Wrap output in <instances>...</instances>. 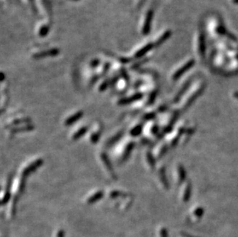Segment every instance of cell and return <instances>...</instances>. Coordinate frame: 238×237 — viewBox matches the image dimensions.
<instances>
[{
	"label": "cell",
	"mask_w": 238,
	"mask_h": 237,
	"mask_svg": "<svg viewBox=\"0 0 238 237\" xmlns=\"http://www.w3.org/2000/svg\"><path fill=\"white\" fill-rule=\"evenodd\" d=\"M147 15L148 16H147V17H146V19L145 24H144V28H143L144 34H146V33H147V32H149L150 26L151 17H152V13H151V12H149Z\"/></svg>",
	"instance_id": "obj_14"
},
{
	"label": "cell",
	"mask_w": 238,
	"mask_h": 237,
	"mask_svg": "<svg viewBox=\"0 0 238 237\" xmlns=\"http://www.w3.org/2000/svg\"><path fill=\"white\" fill-rule=\"evenodd\" d=\"M26 179L25 177L21 176L20 179H19V185H18V192L19 194H22L23 191L25 189V186H26Z\"/></svg>",
	"instance_id": "obj_13"
},
{
	"label": "cell",
	"mask_w": 238,
	"mask_h": 237,
	"mask_svg": "<svg viewBox=\"0 0 238 237\" xmlns=\"http://www.w3.org/2000/svg\"><path fill=\"white\" fill-rule=\"evenodd\" d=\"M134 146H135V144H134L133 142H130V143H129L128 144H127V146L125 147V150H124L123 155H122L121 156V163H124L126 160H128L130 154L132 153L133 150Z\"/></svg>",
	"instance_id": "obj_5"
},
{
	"label": "cell",
	"mask_w": 238,
	"mask_h": 237,
	"mask_svg": "<svg viewBox=\"0 0 238 237\" xmlns=\"http://www.w3.org/2000/svg\"><path fill=\"white\" fill-rule=\"evenodd\" d=\"M59 53V50L56 49H53L51 50H48V51L43 52H40V53H38L36 55H34V57L36 58H43L44 56H47V55H56Z\"/></svg>",
	"instance_id": "obj_8"
},
{
	"label": "cell",
	"mask_w": 238,
	"mask_h": 237,
	"mask_svg": "<svg viewBox=\"0 0 238 237\" xmlns=\"http://www.w3.org/2000/svg\"><path fill=\"white\" fill-rule=\"evenodd\" d=\"M104 196V192L102 190H99L97 192H94L93 194L91 195L89 198L87 199V203L88 204H93V203H96V202L99 201Z\"/></svg>",
	"instance_id": "obj_6"
},
{
	"label": "cell",
	"mask_w": 238,
	"mask_h": 237,
	"mask_svg": "<svg viewBox=\"0 0 238 237\" xmlns=\"http://www.w3.org/2000/svg\"><path fill=\"white\" fill-rule=\"evenodd\" d=\"M83 113L84 112H82V110L75 112L74 114L71 115L70 116H69L68 118H66L65 122H64V125H65L66 126H70L72 124L76 123V122H78V121L83 116Z\"/></svg>",
	"instance_id": "obj_2"
},
{
	"label": "cell",
	"mask_w": 238,
	"mask_h": 237,
	"mask_svg": "<svg viewBox=\"0 0 238 237\" xmlns=\"http://www.w3.org/2000/svg\"><path fill=\"white\" fill-rule=\"evenodd\" d=\"M146 158H147V160H148V163H149V164L150 165V166H153L155 164L154 163V160H153V156L150 154V153H146Z\"/></svg>",
	"instance_id": "obj_17"
},
{
	"label": "cell",
	"mask_w": 238,
	"mask_h": 237,
	"mask_svg": "<svg viewBox=\"0 0 238 237\" xmlns=\"http://www.w3.org/2000/svg\"><path fill=\"white\" fill-rule=\"evenodd\" d=\"M142 98H143L142 93H136V94L133 95V96H131L121 99V100L118 102V104L119 105H128V104H130V103H134V102L138 101V100H141Z\"/></svg>",
	"instance_id": "obj_3"
},
{
	"label": "cell",
	"mask_w": 238,
	"mask_h": 237,
	"mask_svg": "<svg viewBox=\"0 0 238 237\" xmlns=\"http://www.w3.org/2000/svg\"><path fill=\"white\" fill-rule=\"evenodd\" d=\"M29 122L28 118H21V120L17 119V120L14 121L13 122H12V125H19L20 123H22V122Z\"/></svg>",
	"instance_id": "obj_19"
},
{
	"label": "cell",
	"mask_w": 238,
	"mask_h": 237,
	"mask_svg": "<svg viewBox=\"0 0 238 237\" xmlns=\"http://www.w3.org/2000/svg\"><path fill=\"white\" fill-rule=\"evenodd\" d=\"M43 164V160H42V159H37V160H36L35 161H33L32 163L29 164L24 169L22 170V176L25 177V178H27L30 174H32L33 172H34L36 170H37Z\"/></svg>",
	"instance_id": "obj_1"
},
{
	"label": "cell",
	"mask_w": 238,
	"mask_h": 237,
	"mask_svg": "<svg viewBox=\"0 0 238 237\" xmlns=\"http://www.w3.org/2000/svg\"><path fill=\"white\" fill-rule=\"evenodd\" d=\"M151 47H152V45H151V44H149V45H146L145 47H143V48L140 49L139 51L137 52V53L136 54V57L140 58V57H141L142 55H143L146 52H148L150 49Z\"/></svg>",
	"instance_id": "obj_16"
},
{
	"label": "cell",
	"mask_w": 238,
	"mask_h": 237,
	"mask_svg": "<svg viewBox=\"0 0 238 237\" xmlns=\"http://www.w3.org/2000/svg\"><path fill=\"white\" fill-rule=\"evenodd\" d=\"M100 131H96L95 132H93L92 134L90 135L89 136V139H90V142L92 143H96L99 140V138H100Z\"/></svg>",
	"instance_id": "obj_15"
},
{
	"label": "cell",
	"mask_w": 238,
	"mask_h": 237,
	"mask_svg": "<svg viewBox=\"0 0 238 237\" xmlns=\"http://www.w3.org/2000/svg\"><path fill=\"white\" fill-rule=\"evenodd\" d=\"M143 124H138L135 125L131 130H130V135L132 136H138L143 131Z\"/></svg>",
	"instance_id": "obj_11"
},
{
	"label": "cell",
	"mask_w": 238,
	"mask_h": 237,
	"mask_svg": "<svg viewBox=\"0 0 238 237\" xmlns=\"http://www.w3.org/2000/svg\"><path fill=\"white\" fill-rule=\"evenodd\" d=\"M88 131L87 126H82V127L79 128L78 130L76 131L72 136V140H78L79 139H80L82 136L86 134Z\"/></svg>",
	"instance_id": "obj_7"
},
{
	"label": "cell",
	"mask_w": 238,
	"mask_h": 237,
	"mask_svg": "<svg viewBox=\"0 0 238 237\" xmlns=\"http://www.w3.org/2000/svg\"><path fill=\"white\" fill-rule=\"evenodd\" d=\"M34 129V127H33V125H25V126H22V127H16L15 128V129H12V133H18V132H24V131H30V130H33V129Z\"/></svg>",
	"instance_id": "obj_12"
},
{
	"label": "cell",
	"mask_w": 238,
	"mask_h": 237,
	"mask_svg": "<svg viewBox=\"0 0 238 237\" xmlns=\"http://www.w3.org/2000/svg\"><path fill=\"white\" fill-rule=\"evenodd\" d=\"M100 159H101V161L103 162L104 166L106 167L107 172L110 174V175H112V176L115 178L116 175H115L114 170H113V166H112L111 163H110L108 156H107L106 153H101V155H100Z\"/></svg>",
	"instance_id": "obj_4"
},
{
	"label": "cell",
	"mask_w": 238,
	"mask_h": 237,
	"mask_svg": "<svg viewBox=\"0 0 238 237\" xmlns=\"http://www.w3.org/2000/svg\"><path fill=\"white\" fill-rule=\"evenodd\" d=\"M123 192H120V191H113V192H110V196L112 198H117L119 197L120 196H123Z\"/></svg>",
	"instance_id": "obj_18"
},
{
	"label": "cell",
	"mask_w": 238,
	"mask_h": 237,
	"mask_svg": "<svg viewBox=\"0 0 238 237\" xmlns=\"http://www.w3.org/2000/svg\"><path fill=\"white\" fill-rule=\"evenodd\" d=\"M11 186V179H9V182H8V185H7V190H5V194H4L3 197H2V205H5V203H7L9 201V199L11 198V195H10V192H9V187Z\"/></svg>",
	"instance_id": "obj_9"
},
{
	"label": "cell",
	"mask_w": 238,
	"mask_h": 237,
	"mask_svg": "<svg viewBox=\"0 0 238 237\" xmlns=\"http://www.w3.org/2000/svg\"><path fill=\"white\" fill-rule=\"evenodd\" d=\"M123 134H124L123 131H120L119 132H117V134H115L113 137L110 138V139H109L108 142H107V146H113V144H115V143H117V141H119V140H120V138H121L122 136H123Z\"/></svg>",
	"instance_id": "obj_10"
}]
</instances>
